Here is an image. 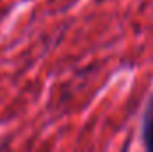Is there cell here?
I'll list each match as a JSON object with an SVG mask.
<instances>
[{
    "mask_svg": "<svg viewBox=\"0 0 153 152\" xmlns=\"http://www.w3.org/2000/svg\"><path fill=\"white\" fill-rule=\"evenodd\" d=\"M141 141H143V150L153 152V93L148 97L143 122H141Z\"/></svg>",
    "mask_w": 153,
    "mask_h": 152,
    "instance_id": "6da1fadb",
    "label": "cell"
},
{
    "mask_svg": "<svg viewBox=\"0 0 153 152\" xmlns=\"http://www.w3.org/2000/svg\"><path fill=\"white\" fill-rule=\"evenodd\" d=\"M0 152H2V147H0Z\"/></svg>",
    "mask_w": 153,
    "mask_h": 152,
    "instance_id": "7a4b0ae2",
    "label": "cell"
}]
</instances>
